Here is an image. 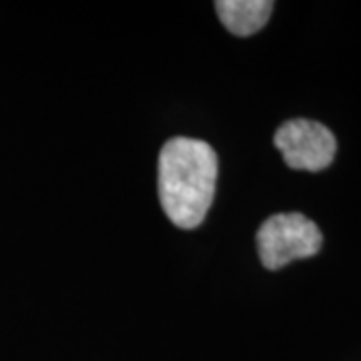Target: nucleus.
<instances>
[{
  "instance_id": "nucleus-2",
  "label": "nucleus",
  "mask_w": 361,
  "mask_h": 361,
  "mask_svg": "<svg viewBox=\"0 0 361 361\" xmlns=\"http://www.w3.org/2000/svg\"><path fill=\"white\" fill-rule=\"evenodd\" d=\"M323 235L319 227L301 213H279L265 221L257 231L261 263L277 271L297 259L319 253Z\"/></svg>"
},
{
  "instance_id": "nucleus-3",
  "label": "nucleus",
  "mask_w": 361,
  "mask_h": 361,
  "mask_svg": "<svg viewBox=\"0 0 361 361\" xmlns=\"http://www.w3.org/2000/svg\"><path fill=\"white\" fill-rule=\"evenodd\" d=\"M273 141L281 151L285 165L297 171H323L334 163L337 151L334 133L322 123L307 118L283 123Z\"/></svg>"
},
{
  "instance_id": "nucleus-1",
  "label": "nucleus",
  "mask_w": 361,
  "mask_h": 361,
  "mask_svg": "<svg viewBox=\"0 0 361 361\" xmlns=\"http://www.w3.org/2000/svg\"><path fill=\"white\" fill-rule=\"evenodd\" d=\"M217 153L199 139L175 137L159 155V199L173 225L197 229L215 197Z\"/></svg>"
},
{
  "instance_id": "nucleus-4",
  "label": "nucleus",
  "mask_w": 361,
  "mask_h": 361,
  "mask_svg": "<svg viewBox=\"0 0 361 361\" xmlns=\"http://www.w3.org/2000/svg\"><path fill=\"white\" fill-rule=\"evenodd\" d=\"M271 0H219L215 8L223 26L237 37H251L267 25L273 13Z\"/></svg>"
}]
</instances>
